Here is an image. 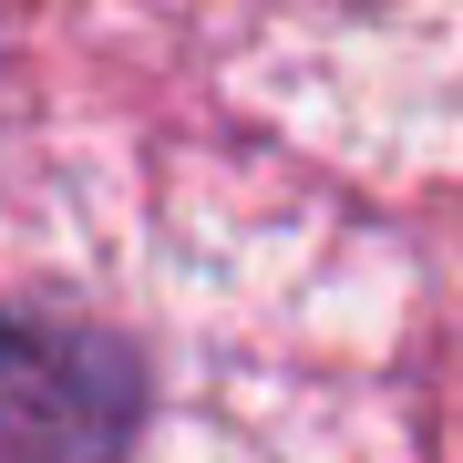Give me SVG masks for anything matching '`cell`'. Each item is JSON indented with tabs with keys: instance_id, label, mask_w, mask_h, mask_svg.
<instances>
[{
	"instance_id": "1",
	"label": "cell",
	"mask_w": 463,
	"mask_h": 463,
	"mask_svg": "<svg viewBox=\"0 0 463 463\" xmlns=\"http://www.w3.org/2000/svg\"><path fill=\"white\" fill-rule=\"evenodd\" d=\"M134 381L93 330H0V463H103Z\"/></svg>"
}]
</instances>
